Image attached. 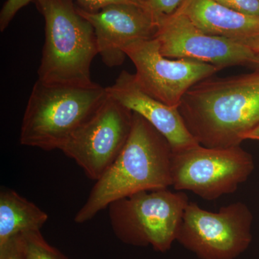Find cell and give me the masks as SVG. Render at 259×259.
<instances>
[{
  "instance_id": "1",
  "label": "cell",
  "mask_w": 259,
  "mask_h": 259,
  "mask_svg": "<svg viewBox=\"0 0 259 259\" xmlns=\"http://www.w3.org/2000/svg\"><path fill=\"white\" fill-rule=\"evenodd\" d=\"M179 110L202 146H241L245 135L259 123V71L202 80L185 94Z\"/></svg>"
},
{
  "instance_id": "2",
  "label": "cell",
  "mask_w": 259,
  "mask_h": 259,
  "mask_svg": "<svg viewBox=\"0 0 259 259\" xmlns=\"http://www.w3.org/2000/svg\"><path fill=\"white\" fill-rule=\"evenodd\" d=\"M171 156L168 141L144 117L134 112L125 146L113 164L95 182L86 202L76 213L75 222L90 221L118 199L171 187Z\"/></svg>"
},
{
  "instance_id": "3",
  "label": "cell",
  "mask_w": 259,
  "mask_h": 259,
  "mask_svg": "<svg viewBox=\"0 0 259 259\" xmlns=\"http://www.w3.org/2000/svg\"><path fill=\"white\" fill-rule=\"evenodd\" d=\"M107 95V88L95 82L81 86L37 79L24 113L20 144L44 151L61 150Z\"/></svg>"
},
{
  "instance_id": "4",
  "label": "cell",
  "mask_w": 259,
  "mask_h": 259,
  "mask_svg": "<svg viewBox=\"0 0 259 259\" xmlns=\"http://www.w3.org/2000/svg\"><path fill=\"white\" fill-rule=\"evenodd\" d=\"M45 19L46 40L37 79L54 84L90 85V68L98 54L91 24L72 0H38Z\"/></svg>"
},
{
  "instance_id": "5",
  "label": "cell",
  "mask_w": 259,
  "mask_h": 259,
  "mask_svg": "<svg viewBox=\"0 0 259 259\" xmlns=\"http://www.w3.org/2000/svg\"><path fill=\"white\" fill-rule=\"evenodd\" d=\"M188 196L168 189L144 191L116 200L109 205L112 229L129 244L152 245L166 252L176 241Z\"/></svg>"
},
{
  "instance_id": "6",
  "label": "cell",
  "mask_w": 259,
  "mask_h": 259,
  "mask_svg": "<svg viewBox=\"0 0 259 259\" xmlns=\"http://www.w3.org/2000/svg\"><path fill=\"white\" fill-rule=\"evenodd\" d=\"M254 168L253 156L241 146L209 148L196 144L172 152V187L214 200L236 192Z\"/></svg>"
},
{
  "instance_id": "7",
  "label": "cell",
  "mask_w": 259,
  "mask_h": 259,
  "mask_svg": "<svg viewBox=\"0 0 259 259\" xmlns=\"http://www.w3.org/2000/svg\"><path fill=\"white\" fill-rule=\"evenodd\" d=\"M253 217L242 202L221 207L218 212L190 202L177 241L200 259H236L252 241Z\"/></svg>"
},
{
  "instance_id": "8",
  "label": "cell",
  "mask_w": 259,
  "mask_h": 259,
  "mask_svg": "<svg viewBox=\"0 0 259 259\" xmlns=\"http://www.w3.org/2000/svg\"><path fill=\"white\" fill-rule=\"evenodd\" d=\"M133 115V111L108 93L61 151L74 160L89 179L96 182L113 164L125 146L132 127Z\"/></svg>"
},
{
  "instance_id": "9",
  "label": "cell",
  "mask_w": 259,
  "mask_h": 259,
  "mask_svg": "<svg viewBox=\"0 0 259 259\" xmlns=\"http://www.w3.org/2000/svg\"><path fill=\"white\" fill-rule=\"evenodd\" d=\"M124 53L134 63L135 78L141 88L175 108H179L182 98L194 85L221 70L192 59L164 57L156 38L134 42L125 48Z\"/></svg>"
},
{
  "instance_id": "10",
  "label": "cell",
  "mask_w": 259,
  "mask_h": 259,
  "mask_svg": "<svg viewBox=\"0 0 259 259\" xmlns=\"http://www.w3.org/2000/svg\"><path fill=\"white\" fill-rule=\"evenodd\" d=\"M157 23L154 38L164 57L192 59L221 70L237 65H255L249 44L209 35L178 12L158 19Z\"/></svg>"
},
{
  "instance_id": "11",
  "label": "cell",
  "mask_w": 259,
  "mask_h": 259,
  "mask_svg": "<svg viewBox=\"0 0 259 259\" xmlns=\"http://www.w3.org/2000/svg\"><path fill=\"white\" fill-rule=\"evenodd\" d=\"M76 10L93 27L98 54L110 67L122 64L127 56L125 48L154 38L157 31V20L142 7L115 4L97 12L86 11L79 7Z\"/></svg>"
},
{
  "instance_id": "12",
  "label": "cell",
  "mask_w": 259,
  "mask_h": 259,
  "mask_svg": "<svg viewBox=\"0 0 259 259\" xmlns=\"http://www.w3.org/2000/svg\"><path fill=\"white\" fill-rule=\"evenodd\" d=\"M107 90L110 96L157 130L168 141L172 152L199 144L187 128L179 108L168 106L150 96L139 86L134 74L122 71Z\"/></svg>"
},
{
  "instance_id": "13",
  "label": "cell",
  "mask_w": 259,
  "mask_h": 259,
  "mask_svg": "<svg viewBox=\"0 0 259 259\" xmlns=\"http://www.w3.org/2000/svg\"><path fill=\"white\" fill-rule=\"evenodd\" d=\"M177 12L209 35L249 45L259 38V16L243 14L214 0H185Z\"/></svg>"
},
{
  "instance_id": "14",
  "label": "cell",
  "mask_w": 259,
  "mask_h": 259,
  "mask_svg": "<svg viewBox=\"0 0 259 259\" xmlns=\"http://www.w3.org/2000/svg\"><path fill=\"white\" fill-rule=\"evenodd\" d=\"M49 220L47 212L10 189L0 192V244L12 237L40 231Z\"/></svg>"
},
{
  "instance_id": "15",
  "label": "cell",
  "mask_w": 259,
  "mask_h": 259,
  "mask_svg": "<svg viewBox=\"0 0 259 259\" xmlns=\"http://www.w3.org/2000/svg\"><path fill=\"white\" fill-rule=\"evenodd\" d=\"M27 259H68L44 239L40 231L23 233Z\"/></svg>"
},
{
  "instance_id": "16",
  "label": "cell",
  "mask_w": 259,
  "mask_h": 259,
  "mask_svg": "<svg viewBox=\"0 0 259 259\" xmlns=\"http://www.w3.org/2000/svg\"><path fill=\"white\" fill-rule=\"evenodd\" d=\"M0 259H27L23 234L16 235L0 244Z\"/></svg>"
},
{
  "instance_id": "17",
  "label": "cell",
  "mask_w": 259,
  "mask_h": 259,
  "mask_svg": "<svg viewBox=\"0 0 259 259\" xmlns=\"http://www.w3.org/2000/svg\"><path fill=\"white\" fill-rule=\"evenodd\" d=\"M147 9L158 20L163 17L175 14L185 0H142Z\"/></svg>"
},
{
  "instance_id": "18",
  "label": "cell",
  "mask_w": 259,
  "mask_h": 259,
  "mask_svg": "<svg viewBox=\"0 0 259 259\" xmlns=\"http://www.w3.org/2000/svg\"><path fill=\"white\" fill-rule=\"evenodd\" d=\"M79 8L88 12H97L105 7L115 4H128L146 8L142 0H76Z\"/></svg>"
},
{
  "instance_id": "19",
  "label": "cell",
  "mask_w": 259,
  "mask_h": 259,
  "mask_svg": "<svg viewBox=\"0 0 259 259\" xmlns=\"http://www.w3.org/2000/svg\"><path fill=\"white\" fill-rule=\"evenodd\" d=\"M38 0H7L0 13V30L4 31L18 12L30 2Z\"/></svg>"
},
{
  "instance_id": "20",
  "label": "cell",
  "mask_w": 259,
  "mask_h": 259,
  "mask_svg": "<svg viewBox=\"0 0 259 259\" xmlns=\"http://www.w3.org/2000/svg\"><path fill=\"white\" fill-rule=\"evenodd\" d=\"M219 4L243 14L259 16V0H214Z\"/></svg>"
},
{
  "instance_id": "21",
  "label": "cell",
  "mask_w": 259,
  "mask_h": 259,
  "mask_svg": "<svg viewBox=\"0 0 259 259\" xmlns=\"http://www.w3.org/2000/svg\"><path fill=\"white\" fill-rule=\"evenodd\" d=\"M243 140H254L259 141V123L245 135Z\"/></svg>"
},
{
  "instance_id": "22",
  "label": "cell",
  "mask_w": 259,
  "mask_h": 259,
  "mask_svg": "<svg viewBox=\"0 0 259 259\" xmlns=\"http://www.w3.org/2000/svg\"><path fill=\"white\" fill-rule=\"evenodd\" d=\"M250 46L254 54L255 65L259 66V38L252 42Z\"/></svg>"
}]
</instances>
